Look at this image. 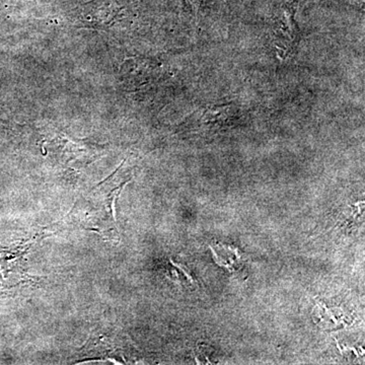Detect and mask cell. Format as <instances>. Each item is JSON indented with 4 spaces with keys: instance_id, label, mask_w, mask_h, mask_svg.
<instances>
[{
    "instance_id": "4",
    "label": "cell",
    "mask_w": 365,
    "mask_h": 365,
    "mask_svg": "<svg viewBox=\"0 0 365 365\" xmlns=\"http://www.w3.org/2000/svg\"><path fill=\"white\" fill-rule=\"evenodd\" d=\"M232 113L230 106H213L207 107L203 113V121L206 124L222 123L227 121Z\"/></svg>"
},
{
    "instance_id": "3",
    "label": "cell",
    "mask_w": 365,
    "mask_h": 365,
    "mask_svg": "<svg viewBox=\"0 0 365 365\" xmlns=\"http://www.w3.org/2000/svg\"><path fill=\"white\" fill-rule=\"evenodd\" d=\"M297 4H287L282 7V14L279 20V30L282 36H284L285 40L294 42L299 36V28L295 21V13H297Z\"/></svg>"
},
{
    "instance_id": "2",
    "label": "cell",
    "mask_w": 365,
    "mask_h": 365,
    "mask_svg": "<svg viewBox=\"0 0 365 365\" xmlns=\"http://www.w3.org/2000/svg\"><path fill=\"white\" fill-rule=\"evenodd\" d=\"M118 14L119 9L109 0H93L81 7L78 21L85 28L108 30L116 23Z\"/></svg>"
},
{
    "instance_id": "1",
    "label": "cell",
    "mask_w": 365,
    "mask_h": 365,
    "mask_svg": "<svg viewBox=\"0 0 365 365\" xmlns=\"http://www.w3.org/2000/svg\"><path fill=\"white\" fill-rule=\"evenodd\" d=\"M160 76V67L157 62L143 57L127 59L120 68V79L127 90H138L155 83Z\"/></svg>"
}]
</instances>
